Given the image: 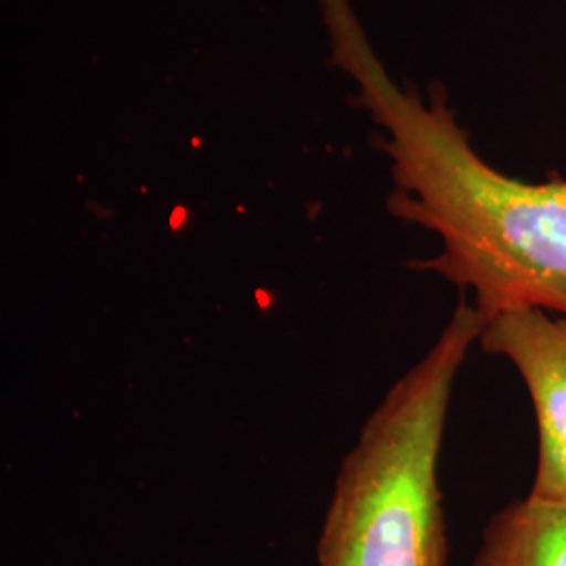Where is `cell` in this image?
I'll list each match as a JSON object with an SVG mask.
<instances>
[{"label": "cell", "mask_w": 566, "mask_h": 566, "mask_svg": "<svg viewBox=\"0 0 566 566\" xmlns=\"http://www.w3.org/2000/svg\"><path fill=\"white\" fill-rule=\"evenodd\" d=\"M327 63L353 82L350 102L388 158V212L434 233L441 250L411 269L472 294L483 324L514 308L566 317V179L521 181L483 160L447 88L397 82L353 0H317Z\"/></svg>", "instance_id": "1"}, {"label": "cell", "mask_w": 566, "mask_h": 566, "mask_svg": "<svg viewBox=\"0 0 566 566\" xmlns=\"http://www.w3.org/2000/svg\"><path fill=\"white\" fill-rule=\"evenodd\" d=\"M481 329L462 294L424 357L365 420L325 510L317 566H447L439 460L453 386Z\"/></svg>", "instance_id": "2"}, {"label": "cell", "mask_w": 566, "mask_h": 566, "mask_svg": "<svg viewBox=\"0 0 566 566\" xmlns=\"http://www.w3.org/2000/svg\"><path fill=\"white\" fill-rule=\"evenodd\" d=\"M479 344L518 369L533 401L539 458L528 495L566 504V317L514 308L485 322Z\"/></svg>", "instance_id": "3"}, {"label": "cell", "mask_w": 566, "mask_h": 566, "mask_svg": "<svg viewBox=\"0 0 566 566\" xmlns=\"http://www.w3.org/2000/svg\"><path fill=\"white\" fill-rule=\"evenodd\" d=\"M470 566H566V504L526 495L502 507Z\"/></svg>", "instance_id": "4"}]
</instances>
